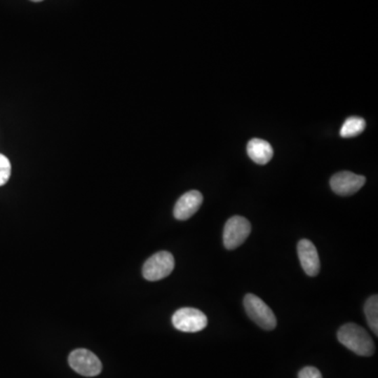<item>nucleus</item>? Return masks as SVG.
Listing matches in <instances>:
<instances>
[{
	"instance_id": "obj_1",
	"label": "nucleus",
	"mask_w": 378,
	"mask_h": 378,
	"mask_svg": "<svg viewBox=\"0 0 378 378\" xmlns=\"http://www.w3.org/2000/svg\"><path fill=\"white\" fill-rule=\"evenodd\" d=\"M337 339L342 345L360 356H373L374 342L363 327L350 323L344 325L337 332Z\"/></svg>"
},
{
	"instance_id": "obj_5",
	"label": "nucleus",
	"mask_w": 378,
	"mask_h": 378,
	"mask_svg": "<svg viewBox=\"0 0 378 378\" xmlns=\"http://www.w3.org/2000/svg\"><path fill=\"white\" fill-rule=\"evenodd\" d=\"M172 322L177 330L189 333L202 331L208 324L207 316L194 308H181L177 310L173 316Z\"/></svg>"
},
{
	"instance_id": "obj_6",
	"label": "nucleus",
	"mask_w": 378,
	"mask_h": 378,
	"mask_svg": "<svg viewBox=\"0 0 378 378\" xmlns=\"http://www.w3.org/2000/svg\"><path fill=\"white\" fill-rule=\"evenodd\" d=\"M69 364L74 371L86 377H97L102 370L100 360L86 349L74 350L69 354Z\"/></svg>"
},
{
	"instance_id": "obj_13",
	"label": "nucleus",
	"mask_w": 378,
	"mask_h": 378,
	"mask_svg": "<svg viewBox=\"0 0 378 378\" xmlns=\"http://www.w3.org/2000/svg\"><path fill=\"white\" fill-rule=\"evenodd\" d=\"M11 173H12V168H11L10 160L0 154V187L8 182Z\"/></svg>"
},
{
	"instance_id": "obj_14",
	"label": "nucleus",
	"mask_w": 378,
	"mask_h": 378,
	"mask_svg": "<svg viewBox=\"0 0 378 378\" xmlns=\"http://www.w3.org/2000/svg\"><path fill=\"white\" fill-rule=\"evenodd\" d=\"M299 378H323L322 373L314 367H305L299 373Z\"/></svg>"
},
{
	"instance_id": "obj_15",
	"label": "nucleus",
	"mask_w": 378,
	"mask_h": 378,
	"mask_svg": "<svg viewBox=\"0 0 378 378\" xmlns=\"http://www.w3.org/2000/svg\"><path fill=\"white\" fill-rule=\"evenodd\" d=\"M32 1L39 2V1H42V0H32Z\"/></svg>"
},
{
	"instance_id": "obj_10",
	"label": "nucleus",
	"mask_w": 378,
	"mask_h": 378,
	"mask_svg": "<svg viewBox=\"0 0 378 378\" xmlns=\"http://www.w3.org/2000/svg\"><path fill=\"white\" fill-rule=\"evenodd\" d=\"M247 154L255 163L265 166L274 157V149L267 141L251 139L247 144Z\"/></svg>"
},
{
	"instance_id": "obj_2",
	"label": "nucleus",
	"mask_w": 378,
	"mask_h": 378,
	"mask_svg": "<svg viewBox=\"0 0 378 378\" xmlns=\"http://www.w3.org/2000/svg\"><path fill=\"white\" fill-rule=\"evenodd\" d=\"M244 307L249 318L264 330H274L276 327V318L274 311L259 297L248 293L244 297Z\"/></svg>"
},
{
	"instance_id": "obj_3",
	"label": "nucleus",
	"mask_w": 378,
	"mask_h": 378,
	"mask_svg": "<svg viewBox=\"0 0 378 378\" xmlns=\"http://www.w3.org/2000/svg\"><path fill=\"white\" fill-rule=\"evenodd\" d=\"M174 255L168 251H160L145 262L142 274L145 280L156 282L168 278L174 271Z\"/></svg>"
},
{
	"instance_id": "obj_7",
	"label": "nucleus",
	"mask_w": 378,
	"mask_h": 378,
	"mask_svg": "<svg viewBox=\"0 0 378 378\" xmlns=\"http://www.w3.org/2000/svg\"><path fill=\"white\" fill-rule=\"evenodd\" d=\"M366 178L351 172H341L330 179L331 189L339 196H351L364 187Z\"/></svg>"
},
{
	"instance_id": "obj_9",
	"label": "nucleus",
	"mask_w": 378,
	"mask_h": 378,
	"mask_svg": "<svg viewBox=\"0 0 378 378\" xmlns=\"http://www.w3.org/2000/svg\"><path fill=\"white\" fill-rule=\"evenodd\" d=\"M202 202V194L198 190H190L177 201L174 208L175 217L180 221L190 219L198 210Z\"/></svg>"
},
{
	"instance_id": "obj_12",
	"label": "nucleus",
	"mask_w": 378,
	"mask_h": 378,
	"mask_svg": "<svg viewBox=\"0 0 378 378\" xmlns=\"http://www.w3.org/2000/svg\"><path fill=\"white\" fill-rule=\"evenodd\" d=\"M365 314L371 330L378 335V297L372 295L365 304Z\"/></svg>"
},
{
	"instance_id": "obj_11",
	"label": "nucleus",
	"mask_w": 378,
	"mask_h": 378,
	"mask_svg": "<svg viewBox=\"0 0 378 378\" xmlns=\"http://www.w3.org/2000/svg\"><path fill=\"white\" fill-rule=\"evenodd\" d=\"M366 128V121L360 117H350L342 126L341 136L343 138H352L362 134Z\"/></svg>"
},
{
	"instance_id": "obj_8",
	"label": "nucleus",
	"mask_w": 378,
	"mask_h": 378,
	"mask_svg": "<svg viewBox=\"0 0 378 378\" xmlns=\"http://www.w3.org/2000/svg\"><path fill=\"white\" fill-rule=\"evenodd\" d=\"M297 255L304 271L309 276H316L320 272V262L318 249L311 241L303 238L297 244Z\"/></svg>"
},
{
	"instance_id": "obj_4",
	"label": "nucleus",
	"mask_w": 378,
	"mask_h": 378,
	"mask_svg": "<svg viewBox=\"0 0 378 378\" xmlns=\"http://www.w3.org/2000/svg\"><path fill=\"white\" fill-rule=\"evenodd\" d=\"M251 232V224L248 220L240 215L230 217L225 224L223 232L224 246L228 250L240 247Z\"/></svg>"
}]
</instances>
